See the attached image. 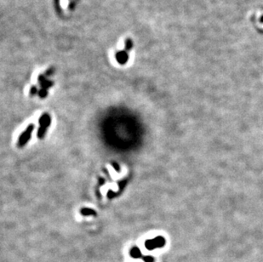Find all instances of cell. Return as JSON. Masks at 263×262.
Here are the masks:
<instances>
[{"label": "cell", "mask_w": 263, "mask_h": 262, "mask_svg": "<svg viewBox=\"0 0 263 262\" xmlns=\"http://www.w3.org/2000/svg\"><path fill=\"white\" fill-rule=\"evenodd\" d=\"M133 46V43H132V40L131 39H127L126 42H125V49L126 50H130L131 48Z\"/></svg>", "instance_id": "obj_7"}, {"label": "cell", "mask_w": 263, "mask_h": 262, "mask_svg": "<svg viewBox=\"0 0 263 262\" xmlns=\"http://www.w3.org/2000/svg\"><path fill=\"white\" fill-rule=\"evenodd\" d=\"M261 20V22H262V23H263V15L261 17V20Z\"/></svg>", "instance_id": "obj_12"}, {"label": "cell", "mask_w": 263, "mask_h": 262, "mask_svg": "<svg viewBox=\"0 0 263 262\" xmlns=\"http://www.w3.org/2000/svg\"><path fill=\"white\" fill-rule=\"evenodd\" d=\"M39 95H40L41 97H45V96L47 95L46 89H45V88H43L42 90H40V92H39Z\"/></svg>", "instance_id": "obj_9"}, {"label": "cell", "mask_w": 263, "mask_h": 262, "mask_svg": "<svg viewBox=\"0 0 263 262\" xmlns=\"http://www.w3.org/2000/svg\"><path fill=\"white\" fill-rule=\"evenodd\" d=\"M166 243V240L164 237H156V238H153V239H148L145 243V247L147 248L148 250H153L155 248H163L164 245Z\"/></svg>", "instance_id": "obj_3"}, {"label": "cell", "mask_w": 263, "mask_h": 262, "mask_svg": "<svg viewBox=\"0 0 263 262\" xmlns=\"http://www.w3.org/2000/svg\"><path fill=\"white\" fill-rule=\"evenodd\" d=\"M50 123H51V118L49 113H44L39 118V128L37 134L38 139L42 140L45 138L46 132L50 126Z\"/></svg>", "instance_id": "obj_1"}, {"label": "cell", "mask_w": 263, "mask_h": 262, "mask_svg": "<svg viewBox=\"0 0 263 262\" xmlns=\"http://www.w3.org/2000/svg\"><path fill=\"white\" fill-rule=\"evenodd\" d=\"M33 130H34V124L30 123L22 132L21 135L19 136V139H18L17 141V146L19 148H22L30 140Z\"/></svg>", "instance_id": "obj_2"}, {"label": "cell", "mask_w": 263, "mask_h": 262, "mask_svg": "<svg viewBox=\"0 0 263 262\" xmlns=\"http://www.w3.org/2000/svg\"><path fill=\"white\" fill-rule=\"evenodd\" d=\"M36 92H37V88H36V87H32V88H31V95H35V94H36Z\"/></svg>", "instance_id": "obj_10"}, {"label": "cell", "mask_w": 263, "mask_h": 262, "mask_svg": "<svg viewBox=\"0 0 263 262\" xmlns=\"http://www.w3.org/2000/svg\"><path fill=\"white\" fill-rule=\"evenodd\" d=\"M116 59L119 63L123 65L127 62L128 59H129V56H128L126 51H119V52L117 53Z\"/></svg>", "instance_id": "obj_4"}, {"label": "cell", "mask_w": 263, "mask_h": 262, "mask_svg": "<svg viewBox=\"0 0 263 262\" xmlns=\"http://www.w3.org/2000/svg\"><path fill=\"white\" fill-rule=\"evenodd\" d=\"M113 168H114V169H115V170H116L117 169V170H118V171H119V164H118V163H113Z\"/></svg>", "instance_id": "obj_11"}, {"label": "cell", "mask_w": 263, "mask_h": 262, "mask_svg": "<svg viewBox=\"0 0 263 262\" xmlns=\"http://www.w3.org/2000/svg\"><path fill=\"white\" fill-rule=\"evenodd\" d=\"M130 255L134 259L142 258L141 252H140V248H138V247H133V248H131L130 251Z\"/></svg>", "instance_id": "obj_6"}, {"label": "cell", "mask_w": 263, "mask_h": 262, "mask_svg": "<svg viewBox=\"0 0 263 262\" xmlns=\"http://www.w3.org/2000/svg\"><path fill=\"white\" fill-rule=\"evenodd\" d=\"M80 214L84 216H96V211L89 208H83L80 209Z\"/></svg>", "instance_id": "obj_5"}, {"label": "cell", "mask_w": 263, "mask_h": 262, "mask_svg": "<svg viewBox=\"0 0 263 262\" xmlns=\"http://www.w3.org/2000/svg\"><path fill=\"white\" fill-rule=\"evenodd\" d=\"M142 260H143L145 262H154L153 257L149 256V255H147V256H143V257H142Z\"/></svg>", "instance_id": "obj_8"}]
</instances>
